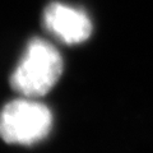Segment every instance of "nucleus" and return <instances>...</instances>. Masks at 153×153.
<instances>
[{"label":"nucleus","mask_w":153,"mask_h":153,"mask_svg":"<svg viewBox=\"0 0 153 153\" xmlns=\"http://www.w3.org/2000/svg\"><path fill=\"white\" fill-rule=\"evenodd\" d=\"M61 73L63 59L55 46L41 38H33L13 71L10 84L25 97H40L54 87Z\"/></svg>","instance_id":"nucleus-1"},{"label":"nucleus","mask_w":153,"mask_h":153,"mask_svg":"<svg viewBox=\"0 0 153 153\" xmlns=\"http://www.w3.org/2000/svg\"><path fill=\"white\" fill-rule=\"evenodd\" d=\"M52 114L30 97L9 102L0 114V135L12 144L31 146L49 135Z\"/></svg>","instance_id":"nucleus-2"},{"label":"nucleus","mask_w":153,"mask_h":153,"mask_svg":"<svg viewBox=\"0 0 153 153\" xmlns=\"http://www.w3.org/2000/svg\"><path fill=\"white\" fill-rule=\"evenodd\" d=\"M42 22L55 38L66 45L82 44L92 33V22L84 10L64 3L49 4Z\"/></svg>","instance_id":"nucleus-3"}]
</instances>
